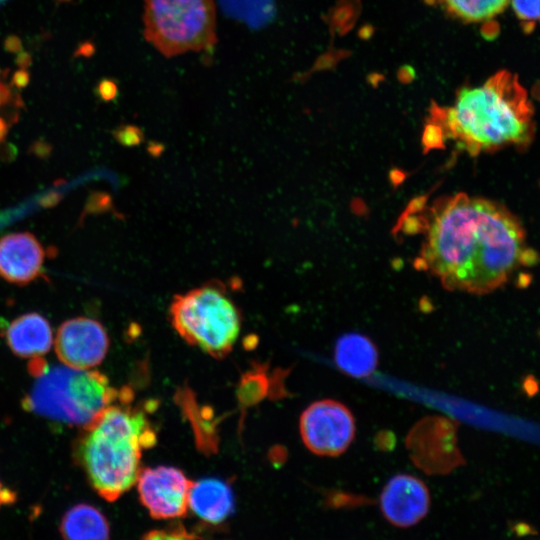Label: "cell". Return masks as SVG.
Listing matches in <instances>:
<instances>
[{
    "label": "cell",
    "instance_id": "6da1fadb",
    "mask_svg": "<svg viewBox=\"0 0 540 540\" xmlns=\"http://www.w3.org/2000/svg\"><path fill=\"white\" fill-rule=\"evenodd\" d=\"M399 223L406 233L422 234L416 267L451 291L493 292L536 261L521 221L486 198L457 193L428 206L419 198Z\"/></svg>",
    "mask_w": 540,
    "mask_h": 540
},
{
    "label": "cell",
    "instance_id": "7a4b0ae2",
    "mask_svg": "<svg viewBox=\"0 0 540 540\" xmlns=\"http://www.w3.org/2000/svg\"><path fill=\"white\" fill-rule=\"evenodd\" d=\"M534 129L526 91L516 76L500 71L480 86L462 88L451 106L433 108L423 143L431 149L453 141L476 156L507 147L526 148Z\"/></svg>",
    "mask_w": 540,
    "mask_h": 540
},
{
    "label": "cell",
    "instance_id": "3957f363",
    "mask_svg": "<svg viewBox=\"0 0 540 540\" xmlns=\"http://www.w3.org/2000/svg\"><path fill=\"white\" fill-rule=\"evenodd\" d=\"M131 400L129 388L119 391V403L83 427L77 442L78 460L92 487L107 501L117 500L136 484L142 450L157 441L145 413L132 407Z\"/></svg>",
    "mask_w": 540,
    "mask_h": 540
},
{
    "label": "cell",
    "instance_id": "277c9868",
    "mask_svg": "<svg viewBox=\"0 0 540 540\" xmlns=\"http://www.w3.org/2000/svg\"><path fill=\"white\" fill-rule=\"evenodd\" d=\"M29 371L35 377L23 407L50 420L85 427L109 405L119 391L99 371L49 366L41 357L32 358Z\"/></svg>",
    "mask_w": 540,
    "mask_h": 540
},
{
    "label": "cell",
    "instance_id": "5b68a950",
    "mask_svg": "<svg viewBox=\"0 0 540 540\" xmlns=\"http://www.w3.org/2000/svg\"><path fill=\"white\" fill-rule=\"evenodd\" d=\"M169 317L183 340L217 359L231 352L240 334V311L220 283H207L176 295Z\"/></svg>",
    "mask_w": 540,
    "mask_h": 540
},
{
    "label": "cell",
    "instance_id": "8992f818",
    "mask_svg": "<svg viewBox=\"0 0 540 540\" xmlns=\"http://www.w3.org/2000/svg\"><path fill=\"white\" fill-rule=\"evenodd\" d=\"M143 19L146 40L166 57L217 41L214 0H144Z\"/></svg>",
    "mask_w": 540,
    "mask_h": 540
},
{
    "label": "cell",
    "instance_id": "52a82bcc",
    "mask_svg": "<svg viewBox=\"0 0 540 540\" xmlns=\"http://www.w3.org/2000/svg\"><path fill=\"white\" fill-rule=\"evenodd\" d=\"M300 434L305 446L314 454L338 456L346 451L354 439V417L338 401H316L300 417Z\"/></svg>",
    "mask_w": 540,
    "mask_h": 540
},
{
    "label": "cell",
    "instance_id": "ba28073f",
    "mask_svg": "<svg viewBox=\"0 0 540 540\" xmlns=\"http://www.w3.org/2000/svg\"><path fill=\"white\" fill-rule=\"evenodd\" d=\"M136 483L140 501L152 518L186 515L192 481L181 470L167 466L141 469Z\"/></svg>",
    "mask_w": 540,
    "mask_h": 540
},
{
    "label": "cell",
    "instance_id": "9c48e42d",
    "mask_svg": "<svg viewBox=\"0 0 540 540\" xmlns=\"http://www.w3.org/2000/svg\"><path fill=\"white\" fill-rule=\"evenodd\" d=\"M108 346L109 339L102 324L87 317L66 320L55 337L59 360L76 369H89L99 364Z\"/></svg>",
    "mask_w": 540,
    "mask_h": 540
},
{
    "label": "cell",
    "instance_id": "30bf717a",
    "mask_svg": "<svg viewBox=\"0 0 540 540\" xmlns=\"http://www.w3.org/2000/svg\"><path fill=\"white\" fill-rule=\"evenodd\" d=\"M380 507L384 517L394 526H413L429 511L428 488L422 480L414 476H394L381 493Z\"/></svg>",
    "mask_w": 540,
    "mask_h": 540
},
{
    "label": "cell",
    "instance_id": "8fae6325",
    "mask_svg": "<svg viewBox=\"0 0 540 540\" xmlns=\"http://www.w3.org/2000/svg\"><path fill=\"white\" fill-rule=\"evenodd\" d=\"M46 251L30 232H15L0 238V277L26 285L42 273Z\"/></svg>",
    "mask_w": 540,
    "mask_h": 540
},
{
    "label": "cell",
    "instance_id": "7c38bea8",
    "mask_svg": "<svg viewBox=\"0 0 540 540\" xmlns=\"http://www.w3.org/2000/svg\"><path fill=\"white\" fill-rule=\"evenodd\" d=\"M5 338L15 355L35 358L50 350L53 333L47 319L32 312L14 319L5 331Z\"/></svg>",
    "mask_w": 540,
    "mask_h": 540
},
{
    "label": "cell",
    "instance_id": "4fadbf2b",
    "mask_svg": "<svg viewBox=\"0 0 540 540\" xmlns=\"http://www.w3.org/2000/svg\"><path fill=\"white\" fill-rule=\"evenodd\" d=\"M231 488L217 479H202L192 482L188 507L202 520L211 524L224 521L233 510Z\"/></svg>",
    "mask_w": 540,
    "mask_h": 540
},
{
    "label": "cell",
    "instance_id": "5bb4252c",
    "mask_svg": "<svg viewBox=\"0 0 540 540\" xmlns=\"http://www.w3.org/2000/svg\"><path fill=\"white\" fill-rule=\"evenodd\" d=\"M337 366L346 374L363 378L372 374L378 364V351L374 343L358 333L341 336L334 351Z\"/></svg>",
    "mask_w": 540,
    "mask_h": 540
},
{
    "label": "cell",
    "instance_id": "9a60e30c",
    "mask_svg": "<svg viewBox=\"0 0 540 540\" xmlns=\"http://www.w3.org/2000/svg\"><path fill=\"white\" fill-rule=\"evenodd\" d=\"M60 533L66 539H108L110 528L105 516L94 506L81 503L70 508L60 522Z\"/></svg>",
    "mask_w": 540,
    "mask_h": 540
},
{
    "label": "cell",
    "instance_id": "2e32d148",
    "mask_svg": "<svg viewBox=\"0 0 540 540\" xmlns=\"http://www.w3.org/2000/svg\"><path fill=\"white\" fill-rule=\"evenodd\" d=\"M510 0H428L455 18L468 23L483 22L501 13Z\"/></svg>",
    "mask_w": 540,
    "mask_h": 540
},
{
    "label": "cell",
    "instance_id": "e0dca14e",
    "mask_svg": "<svg viewBox=\"0 0 540 540\" xmlns=\"http://www.w3.org/2000/svg\"><path fill=\"white\" fill-rule=\"evenodd\" d=\"M511 5L524 31L531 32L539 19V0H511Z\"/></svg>",
    "mask_w": 540,
    "mask_h": 540
},
{
    "label": "cell",
    "instance_id": "ac0fdd59",
    "mask_svg": "<svg viewBox=\"0 0 540 540\" xmlns=\"http://www.w3.org/2000/svg\"><path fill=\"white\" fill-rule=\"evenodd\" d=\"M114 135L121 144L127 146L136 145L143 139L141 130L132 125L121 126L115 131Z\"/></svg>",
    "mask_w": 540,
    "mask_h": 540
},
{
    "label": "cell",
    "instance_id": "d6986e66",
    "mask_svg": "<svg viewBox=\"0 0 540 540\" xmlns=\"http://www.w3.org/2000/svg\"><path fill=\"white\" fill-rule=\"evenodd\" d=\"M148 539L168 538V539H182V538H194V535H190L183 527H172L169 530H156L151 531L144 536Z\"/></svg>",
    "mask_w": 540,
    "mask_h": 540
},
{
    "label": "cell",
    "instance_id": "ffe728a7",
    "mask_svg": "<svg viewBox=\"0 0 540 540\" xmlns=\"http://www.w3.org/2000/svg\"><path fill=\"white\" fill-rule=\"evenodd\" d=\"M100 97L105 101L113 100L117 95V85L115 82L105 79L98 86Z\"/></svg>",
    "mask_w": 540,
    "mask_h": 540
},
{
    "label": "cell",
    "instance_id": "44dd1931",
    "mask_svg": "<svg viewBox=\"0 0 540 540\" xmlns=\"http://www.w3.org/2000/svg\"><path fill=\"white\" fill-rule=\"evenodd\" d=\"M16 499L15 493L3 486L0 482V507L5 504H10Z\"/></svg>",
    "mask_w": 540,
    "mask_h": 540
},
{
    "label": "cell",
    "instance_id": "7402d4cb",
    "mask_svg": "<svg viewBox=\"0 0 540 540\" xmlns=\"http://www.w3.org/2000/svg\"><path fill=\"white\" fill-rule=\"evenodd\" d=\"M524 389L531 396L537 392V382L532 376H529L524 381Z\"/></svg>",
    "mask_w": 540,
    "mask_h": 540
},
{
    "label": "cell",
    "instance_id": "603a6c76",
    "mask_svg": "<svg viewBox=\"0 0 540 540\" xmlns=\"http://www.w3.org/2000/svg\"><path fill=\"white\" fill-rule=\"evenodd\" d=\"M13 82L18 87H23L28 83V74L25 71H18L14 74Z\"/></svg>",
    "mask_w": 540,
    "mask_h": 540
},
{
    "label": "cell",
    "instance_id": "cb8c5ba5",
    "mask_svg": "<svg viewBox=\"0 0 540 540\" xmlns=\"http://www.w3.org/2000/svg\"><path fill=\"white\" fill-rule=\"evenodd\" d=\"M9 96V89L0 81V107L8 102Z\"/></svg>",
    "mask_w": 540,
    "mask_h": 540
},
{
    "label": "cell",
    "instance_id": "d4e9b609",
    "mask_svg": "<svg viewBox=\"0 0 540 540\" xmlns=\"http://www.w3.org/2000/svg\"><path fill=\"white\" fill-rule=\"evenodd\" d=\"M8 133V124L3 117H0V144L5 140Z\"/></svg>",
    "mask_w": 540,
    "mask_h": 540
},
{
    "label": "cell",
    "instance_id": "484cf974",
    "mask_svg": "<svg viewBox=\"0 0 540 540\" xmlns=\"http://www.w3.org/2000/svg\"><path fill=\"white\" fill-rule=\"evenodd\" d=\"M5 1H6V0H0V4L3 3V2H5Z\"/></svg>",
    "mask_w": 540,
    "mask_h": 540
}]
</instances>
